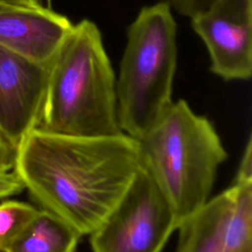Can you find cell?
I'll return each instance as SVG.
<instances>
[{
	"label": "cell",
	"mask_w": 252,
	"mask_h": 252,
	"mask_svg": "<svg viewBox=\"0 0 252 252\" xmlns=\"http://www.w3.org/2000/svg\"><path fill=\"white\" fill-rule=\"evenodd\" d=\"M143 168L140 142L124 133L71 136L33 128L14 170L32 197L81 236L93 233Z\"/></svg>",
	"instance_id": "6da1fadb"
},
{
	"label": "cell",
	"mask_w": 252,
	"mask_h": 252,
	"mask_svg": "<svg viewBox=\"0 0 252 252\" xmlns=\"http://www.w3.org/2000/svg\"><path fill=\"white\" fill-rule=\"evenodd\" d=\"M37 128L85 137L123 133L117 119L115 74L101 33L88 19L73 25L48 64Z\"/></svg>",
	"instance_id": "7a4b0ae2"
},
{
	"label": "cell",
	"mask_w": 252,
	"mask_h": 252,
	"mask_svg": "<svg viewBox=\"0 0 252 252\" xmlns=\"http://www.w3.org/2000/svg\"><path fill=\"white\" fill-rule=\"evenodd\" d=\"M139 142L143 168L178 226L210 200L218 169L227 157L221 140L208 118L179 99Z\"/></svg>",
	"instance_id": "3957f363"
},
{
	"label": "cell",
	"mask_w": 252,
	"mask_h": 252,
	"mask_svg": "<svg viewBox=\"0 0 252 252\" xmlns=\"http://www.w3.org/2000/svg\"><path fill=\"white\" fill-rule=\"evenodd\" d=\"M176 23L170 6L143 7L127 31L116 80L117 119L121 131L141 140L173 103Z\"/></svg>",
	"instance_id": "277c9868"
},
{
	"label": "cell",
	"mask_w": 252,
	"mask_h": 252,
	"mask_svg": "<svg viewBox=\"0 0 252 252\" xmlns=\"http://www.w3.org/2000/svg\"><path fill=\"white\" fill-rule=\"evenodd\" d=\"M177 222L151 175L142 168L105 220L93 232L94 252H160Z\"/></svg>",
	"instance_id": "5b68a950"
},
{
	"label": "cell",
	"mask_w": 252,
	"mask_h": 252,
	"mask_svg": "<svg viewBox=\"0 0 252 252\" xmlns=\"http://www.w3.org/2000/svg\"><path fill=\"white\" fill-rule=\"evenodd\" d=\"M191 24L208 48L214 74L225 81L251 77L252 0H217Z\"/></svg>",
	"instance_id": "8992f818"
},
{
	"label": "cell",
	"mask_w": 252,
	"mask_h": 252,
	"mask_svg": "<svg viewBox=\"0 0 252 252\" xmlns=\"http://www.w3.org/2000/svg\"><path fill=\"white\" fill-rule=\"evenodd\" d=\"M48 65L0 47V133L15 145L40 121Z\"/></svg>",
	"instance_id": "52a82bcc"
},
{
	"label": "cell",
	"mask_w": 252,
	"mask_h": 252,
	"mask_svg": "<svg viewBox=\"0 0 252 252\" xmlns=\"http://www.w3.org/2000/svg\"><path fill=\"white\" fill-rule=\"evenodd\" d=\"M72 28L67 17L49 7L0 3V47L30 61L48 65Z\"/></svg>",
	"instance_id": "ba28073f"
},
{
	"label": "cell",
	"mask_w": 252,
	"mask_h": 252,
	"mask_svg": "<svg viewBox=\"0 0 252 252\" xmlns=\"http://www.w3.org/2000/svg\"><path fill=\"white\" fill-rule=\"evenodd\" d=\"M235 186L210 200L177 226L175 252H223L224 233L235 199Z\"/></svg>",
	"instance_id": "9c48e42d"
},
{
	"label": "cell",
	"mask_w": 252,
	"mask_h": 252,
	"mask_svg": "<svg viewBox=\"0 0 252 252\" xmlns=\"http://www.w3.org/2000/svg\"><path fill=\"white\" fill-rule=\"evenodd\" d=\"M81 234L54 214L40 209L6 252H75Z\"/></svg>",
	"instance_id": "30bf717a"
},
{
	"label": "cell",
	"mask_w": 252,
	"mask_h": 252,
	"mask_svg": "<svg viewBox=\"0 0 252 252\" xmlns=\"http://www.w3.org/2000/svg\"><path fill=\"white\" fill-rule=\"evenodd\" d=\"M236 189L226 225L223 252H252V183H233Z\"/></svg>",
	"instance_id": "8fae6325"
},
{
	"label": "cell",
	"mask_w": 252,
	"mask_h": 252,
	"mask_svg": "<svg viewBox=\"0 0 252 252\" xmlns=\"http://www.w3.org/2000/svg\"><path fill=\"white\" fill-rule=\"evenodd\" d=\"M37 210L28 203L16 200L0 203V252H6Z\"/></svg>",
	"instance_id": "7c38bea8"
},
{
	"label": "cell",
	"mask_w": 252,
	"mask_h": 252,
	"mask_svg": "<svg viewBox=\"0 0 252 252\" xmlns=\"http://www.w3.org/2000/svg\"><path fill=\"white\" fill-rule=\"evenodd\" d=\"M217 0H165V2L182 16L193 18L207 10Z\"/></svg>",
	"instance_id": "4fadbf2b"
},
{
	"label": "cell",
	"mask_w": 252,
	"mask_h": 252,
	"mask_svg": "<svg viewBox=\"0 0 252 252\" xmlns=\"http://www.w3.org/2000/svg\"><path fill=\"white\" fill-rule=\"evenodd\" d=\"M24 189L25 186L14 169L0 171V200L16 195Z\"/></svg>",
	"instance_id": "5bb4252c"
},
{
	"label": "cell",
	"mask_w": 252,
	"mask_h": 252,
	"mask_svg": "<svg viewBox=\"0 0 252 252\" xmlns=\"http://www.w3.org/2000/svg\"><path fill=\"white\" fill-rule=\"evenodd\" d=\"M235 184L252 183V140L249 137L234 179Z\"/></svg>",
	"instance_id": "9a60e30c"
},
{
	"label": "cell",
	"mask_w": 252,
	"mask_h": 252,
	"mask_svg": "<svg viewBox=\"0 0 252 252\" xmlns=\"http://www.w3.org/2000/svg\"><path fill=\"white\" fill-rule=\"evenodd\" d=\"M18 146L0 133V171L14 169Z\"/></svg>",
	"instance_id": "2e32d148"
},
{
	"label": "cell",
	"mask_w": 252,
	"mask_h": 252,
	"mask_svg": "<svg viewBox=\"0 0 252 252\" xmlns=\"http://www.w3.org/2000/svg\"><path fill=\"white\" fill-rule=\"evenodd\" d=\"M0 3L12 6H27V7H35L39 6V0H0Z\"/></svg>",
	"instance_id": "e0dca14e"
},
{
	"label": "cell",
	"mask_w": 252,
	"mask_h": 252,
	"mask_svg": "<svg viewBox=\"0 0 252 252\" xmlns=\"http://www.w3.org/2000/svg\"><path fill=\"white\" fill-rule=\"evenodd\" d=\"M47 2H48V5H50V0H47Z\"/></svg>",
	"instance_id": "ac0fdd59"
},
{
	"label": "cell",
	"mask_w": 252,
	"mask_h": 252,
	"mask_svg": "<svg viewBox=\"0 0 252 252\" xmlns=\"http://www.w3.org/2000/svg\"><path fill=\"white\" fill-rule=\"evenodd\" d=\"M1 4H2V3H1Z\"/></svg>",
	"instance_id": "d6986e66"
}]
</instances>
